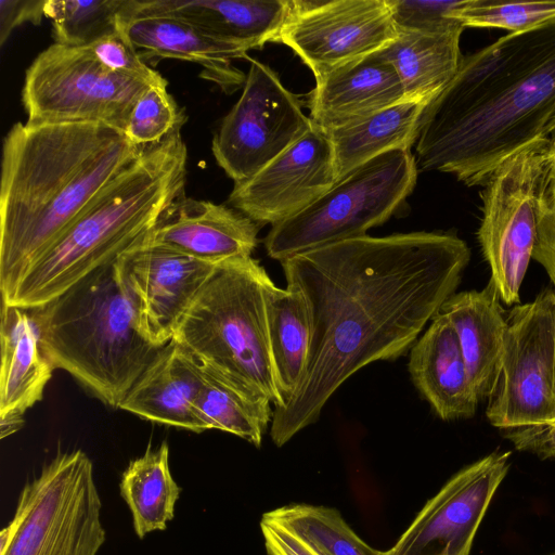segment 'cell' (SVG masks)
Returning a JSON list of instances; mask_svg holds the SVG:
<instances>
[{
	"label": "cell",
	"instance_id": "6da1fadb",
	"mask_svg": "<svg viewBox=\"0 0 555 555\" xmlns=\"http://www.w3.org/2000/svg\"><path fill=\"white\" fill-rule=\"evenodd\" d=\"M470 249L449 232L359 236L283 259L286 288L305 301L310 345L296 391L274 408L276 447L315 423L356 372L395 360L454 294Z\"/></svg>",
	"mask_w": 555,
	"mask_h": 555
},
{
	"label": "cell",
	"instance_id": "7a4b0ae2",
	"mask_svg": "<svg viewBox=\"0 0 555 555\" xmlns=\"http://www.w3.org/2000/svg\"><path fill=\"white\" fill-rule=\"evenodd\" d=\"M554 118L555 21L463 56L453 80L424 112L417 170L481 186L504 159L545 137Z\"/></svg>",
	"mask_w": 555,
	"mask_h": 555
},
{
	"label": "cell",
	"instance_id": "3957f363",
	"mask_svg": "<svg viewBox=\"0 0 555 555\" xmlns=\"http://www.w3.org/2000/svg\"><path fill=\"white\" fill-rule=\"evenodd\" d=\"M140 152L125 132L102 124L13 125L3 139L1 159L2 301Z\"/></svg>",
	"mask_w": 555,
	"mask_h": 555
},
{
	"label": "cell",
	"instance_id": "277c9868",
	"mask_svg": "<svg viewBox=\"0 0 555 555\" xmlns=\"http://www.w3.org/2000/svg\"><path fill=\"white\" fill-rule=\"evenodd\" d=\"M186 160L181 130L141 147L139 156L100 190L28 268L2 304L25 310L38 308L114 262L183 195Z\"/></svg>",
	"mask_w": 555,
	"mask_h": 555
},
{
	"label": "cell",
	"instance_id": "5b68a950",
	"mask_svg": "<svg viewBox=\"0 0 555 555\" xmlns=\"http://www.w3.org/2000/svg\"><path fill=\"white\" fill-rule=\"evenodd\" d=\"M27 311L52 367L67 372L114 409L162 348L138 331L114 262Z\"/></svg>",
	"mask_w": 555,
	"mask_h": 555
},
{
	"label": "cell",
	"instance_id": "8992f818",
	"mask_svg": "<svg viewBox=\"0 0 555 555\" xmlns=\"http://www.w3.org/2000/svg\"><path fill=\"white\" fill-rule=\"evenodd\" d=\"M253 257L219 263L172 337L188 354L245 391L283 404L268 341L264 285Z\"/></svg>",
	"mask_w": 555,
	"mask_h": 555
},
{
	"label": "cell",
	"instance_id": "52a82bcc",
	"mask_svg": "<svg viewBox=\"0 0 555 555\" xmlns=\"http://www.w3.org/2000/svg\"><path fill=\"white\" fill-rule=\"evenodd\" d=\"M93 464L59 451L22 489L0 555H96L106 539Z\"/></svg>",
	"mask_w": 555,
	"mask_h": 555
},
{
	"label": "cell",
	"instance_id": "ba28073f",
	"mask_svg": "<svg viewBox=\"0 0 555 555\" xmlns=\"http://www.w3.org/2000/svg\"><path fill=\"white\" fill-rule=\"evenodd\" d=\"M411 150H395L335 182L299 214L272 225L264 240L270 258L294 255L364 236L386 222L413 192L417 179Z\"/></svg>",
	"mask_w": 555,
	"mask_h": 555
},
{
	"label": "cell",
	"instance_id": "9c48e42d",
	"mask_svg": "<svg viewBox=\"0 0 555 555\" xmlns=\"http://www.w3.org/2000/svg\"><path fill=\"white\" fill-rule=\"evenodd\" d=\"M554 153V143L541 137L499 164L481 185L477 237L490 282L506 305L520 300L537 242L539 195Z\"/></svg>",
	"mask_w": 555,
	"mask_h": 555
},
{
	"label": "cell",
	"instance_id": "30bf717a",
	"mask_svg": "<svg viewBox=\"0 0 555 555\" xmlns=\"http://www.w3.org/2000/svg\"><path fill=\"white\" fill-rule=\"evenodd\" d=\"M150 87L107 68L88 47L53 43L27 68L22 103L28 124H102L125 132Z\"/></svg>",
	"mask_w": 555,
	"mask_h": 555
},
{
	"label": "cell",
	"instance_id": "8fae6325",
	"mask_svg": "<svg viewBox=\"0 0 555 555\" xmlns=\"http://www.w3.org/2000/svg\"><path fill=\"white\" fill-rule=\"evenodd\" d=\"M486 416L504 434L538 428L555 420V289L542 291L507 315L503 353Z\"/></svg>",
	"mask_w": 555,
	"mask_h": 555
},
{
	"label": "cell",
	"instance_id": "7c38bea8",
	"mask_svg": "<svg viewBox=\"0 0 555 555\" xmlns=\"http://www.w3.org/2000/svg\"><path fill=\"white\" fill-rule=\"evenodd\" d=\"M246 59L250 65L243 92L211 143L218 166L235 184L255 176L313 126L278 74L256 59Z\"/></svg>",
	"mask_w": 555,
	"mask_h": 555
},
{
	"label": "cell",
	"instance_id": "4fadbf2b",
	"mask_svg": "<svg viewBox=\"0 0 555 555\" xmlns=\"http://www.w3.org/2000/svg\"><path fill=\"white\" fill-rule=\"evenodd\" d=\"M397 35L387 0H292L274 42L292 49L319 79L380 51Z\"/></svg>",
	"mask_w": 555,
	"mask_h": 555
},
{
	"label": "cell",
	"instance_id": "5bb4252c",
	"mask_svg": "<svg viewBox=\"0 0 555 555\" xmlns=\"http://www.w3.org/2000/svg\"><path fill=\"white\" fill-rule=\"evenodd\" d=\"M219 263L138 241L114 261L140 334L163 347Z\"/></svg>",
	"mask_w": 555,
	"mask_h": 555
},
{
	"label": "cell",
	"instance_id": "9a60e30c",
	"mask_svg": "<svg viewBox=\"0 0 555 555\" xmlns=\"http://www.w3.org/2000/svg\"><path fill=\"white\" fill-rule=\"evenodd\" d=\"M511 466L494 451L453 475L390 548L397 555H469L478 528Z\"/></svg>",
	"mask_w": 555,
	"mask_h": 555
},
{
	"label": "cell",
	"instance_id": "2e32d148",
	"mask_svg": "<svg viewBox=\"0 0 555 555\" xmlns=\"http://www.w3.org/2000/svg\"><path fill=\"white\" fill-rule=\"evenodd\" d=\"M336 182L327 133L312 128L248 180L234 184L228 203L259 225L299 214Z\"/></svg>",
	"mask_w": 555,
	"mask_h": 555
},
{
	"label": "cell",
	"instance_id": "e0dca14e",
	"mask_svg": "<svg viewBox=\"0 0 555 555\" xmlns=\"http://www.w3.org/2000/svg\"><path fill=\"white\" fill-rule=\"evenodd\" d=\"M260 225L225 205L180 196L140 240L211 262L251 257Z\"/></svg>",
	"mask_w": 555,
	"mask_h": 555
},
{
	"label": "cell",
	"instance_id": "ac0fdd59",
	"mask_svg": "<svg viewBox=\"0 0 555 555\" xmlns=\"http://www.w3.org/2000/svg\"><path fill=\"white\" fill-rule=\"evenodd\" d=\"M291 9L292 0H128L122 16L175 17L249 51L274 42Z\"/></svg>",
	"mask_w": 555,
	"mask_h": 555
},
{
	"label": "cell",
	"instance_id": "d6986e66",
	"mask_svg": "<svg viewBox=\"0 0 555 555\" xmlns=\"http://www.w3.org/2000/svg\"><path fill=\"white\" fill-rule=\"evenodd\" d=\"M118 29L144 59H177L203 67L201 77L230 94L246 75L232 63L246 59L242 47L217 39L184 21L162 15L122 16Z\"/></svg>",
	"mask_w": 555,
	"mask_h": 555
},
{
	"label": "cell",
	"instance_id": "ffe728a7",
	"mask_svg": "<svg viewBox=\"0 0 555 555\" xmlns=\"http://www.w3.org/2000/svg\"><path fill=\"white\" fill-rule=\"evenodd\" d=\"M403 101L404 89L396 69L374 53L315 79L309 93V117L327 132Z\"/></svg>",
	"mask_w": 555,
	"mask_h": 555
},
{
	"label": "cell",
	"instance_id": "44dd1931",
	"mask_svg": "<svg viewBox=\"0 0 555 555\" xmlns=\"http://www.w3.org/2000/svg\"><path fill=\"white\" fill-rule=\"evenodd\" d=\"M201 365L176 341L163 346L119 405L146 421L194 433L207 430L196 402Z\"/></svg>",
	"mask_w": 555,
	"mask_h": 555
},
{
	"label": "cell",
	"instance_id": "7402d4cb",
	"mask_svg": "<svg viewBox=\"0 0 555 555\" xmlns=\"http://www.w3.org/2000/svg\"><path fill=\"white\" fill-rule=\"evenodd\" d=\"M408 366L415 387L441 420L474 416L479 399L470 384L456 333L440 311L411 348Z\"/></svg>",
	"mask_w": 555,
	"mask_h": 555
},
{
	"label": "cell",
	"instance_id": "603a6c76",
	"mask_svg": "<svg viewBox=\"0 0 555 555\" xmlns=\"http://www.w3.org/2000/svg\"><path fill=\"white\" fill-rule=\"evenodd\" d=\"M494 285L454 293L441 306L452 324L479 401L490 396L503 353L507 318Z\"/></svg>",
	"mask_w": 555,
	"mask_h": 555
},
{
	"label": "cell",
	"instance_id": "cb8c5ba5",
	"mask_svg": "<svg viewBox=\"0 0 555 555\" xmlns=\"http://www.w3.org/2000/svg\"><path fill=\"white\" fill-rule=\"evenodd\" d=\"M455 24L436 30L398 29L387 47L376 52L396 69L405 101L431 103L455 77L463 54Z\"/></svg>",
	"mask_w": 555,
	"mask_h": 555
},
{
	"label": "cell",
	"instance_id": "d4e9b609",
	"mask_svg": "<svg viewBox=\"0 0 555 555\" xmlns=\"http://www.w3.org/2000/svg\"><path fill=\"white\" fill-rule=\"evenodd\" d=\"M0 416L24 415L40 401L53 367L43 356L25 309L1 306Z\"/></svg>",
	"mask_w": 555,
	"mask_h": 555
},
{
	"label": "cell",
	"instance_id": "484cf974",
	"mask_svg": "<svg viewBox=\"0 0 555 555\" xmlns=\"http://www.w3.org/2000/svg\"><path fill=\"white\" fill-rule=\"evenodd\" d=\"M429 103L403 101L359 122L327 131L336 182L371 159L395 150H411Z\"/></svg>",
	"mask_w": 555,
	"mask_h": 555
},
{
	"label": "cell",
	"instance_id": "4316f807",
	"mask_svg": "<svg viewBox=\"0 0 555 555\" xmlns=\"http://www.w3.org/2000/svg\"><path fill=\"white\" fill-rule=\"evenodd\" d=\"M264 300L270 356L283 406L305 371L310 324L301 295L278 287L270 278L264 285Z\"/></svg>",
	"mask_w": 555,
	"mask_h": 555
},
{
	"label": "cell",
	"instance_id": "83f0119b",
	"mask_svg": "<svg viewBox=\"0 0 555 555\" xmlns=\"http://www.w3.org/2000/svg\"><path fill=\"white\" fill-rule=\"evenodd\" d=\"M119 489L140 539L152 531L165 530L175 517L181 492L169 469L168 443L163 441L155 449L149 447L142 456L129 462Z\"/></svg>",
	"mask_w": 555,
	"mask_h": 555
},
{
	"label": "cell",
	"instance_id": "f1b7e54d",
	"mask_svg": "<svg viewBox=\"0 0 555 555\" xmlns=\"http://www.w3.org/2000/svg\"><path fill=\"white\" fill-rule=\"evenodd\" d=\"M201 369L203 386L196 410L207 430L227 431L260 447L272 421V403L202 365Z\"/></svg>",
	"mask_w": 555,
	"mask_h": 555
},
{
	"label": "cell",
	"instance_id": "f546056e",
	"mask_svg": "<svg viewBox=\"0 0 555 555\" xmlns=\"http://www.w3.org/2000/svg\"><path fill=\"white\" fill-rule=\"evenodd\" d=\"M311 545L321 555H376L335 508L288 504L263 514Z\"/></svg>",
	"mask_w": 555,
	"mask_h": 555
},
{
	"label": "cell",
	"instance_id": "4dcf8cb0",
	"mask_svg": "<svg viewBox=\"0 0 555 555\" xmlns=\"http://www.w3.org/2000/svg\"><path fill=\"white\" fill-rule=\"evenodd\" d=\"M128 0H47L55 43L87 47L116 31Z\"/></svg>",
	"mask_w": 555,
	"mask_h": 555
},
{
	"label": "cell",
	"instance_id": "1f68e13d",
	"mask_svg": "<svg viewBox=\"0 0 555 555\" xmlns=\"http://www.w3.org/2000/svg\"><path fill=\"white\" fill-rule=\"evenodd\" d=\"M452 18L464 28H501L522 33L555 21V0H461L452 12Z\"/></svg>",
	"mask_w": 555,
	"mask_h": 555
},
{
	"label": "cell",
	"instance_id": "d6a6232c",
	"mask_svg": "<svg viewBox=\"0 0 555 555\" xmlns=\"http://www.w3.org/2000/svg\"><path fill=\"white\" fill-rule=\"evenodd\" d=\"M185 120L183 109L167 91V86H152L134 104L125 134L134 145L143 147L181 130Z\"/></svg>",
	"mask_w": 555,
	"mask_h": 555
},
{
	"label": "cell",
	"instance_id": "836d02e7",
	"mask_svg": "<svg viewBox=\"0 0 555 555\" xmlns=\"http://www.w3.org/2000/svg\"><path fill=\"white\" fill-rule=\"evenodd\" d=\"M93 55L107 68L149 82L167 86V80L144 63L131 42L117 29L87 46Z\"/></svg>",
	"mask_w": 555,
	"mask_h": 555
},
{
	"label": "cell",
	"instance_id": "e575fe53",
	"mask_svg": "<svg viewBox=\"0 0 555 555\" xmlns=\"http://www.w3.org/2000/svg\"><path fill=\"white\" fill-rule=\"evenodd\" d=\"M461 0H387L397 29L436 30L459 22L452 18V12Z\"/></svg>",
	"mask_w": 555,
	"mask_h": 555
},
{
	"label": "cell",
	"instance_id": "d590c367",
	"mask_svg": "<svg viewBox=\"0 0 555 555\" xmlns=\"http://www.w3.org/2000/svg\"><path fill=\"white\" fill-rule=\"evenodd\" d=\"M533 259L544 268L555 286V153L539 195Z\"/></svg>",
	"mask_w": 555,
	"mask_h": 555
},
{
	"label": "cell",
	"instance_id": "8d00e7d4",
	"mask_svg": "<svg viewBox=\"0 0 555 555\" xmlns=\"http://www.w3.org/2000/svg\"><path fill=\"white\" fill-rule=\"evenodd\" d=\"M46 3L47 0H0V44L22 24L39 25L46 17Z\"/></svg>",
	"mask_w": 555,
	"mask_h": 555
},
{
	"label": "cell",
	"instance_id": "74e56055",
	"mask_svg": "<svg viewBox=\"0 0 555 555\" xmlns=\"http://www.w3.org/2000/svg\"><path fill=\"white\" fill-rule=\"evenodd\" d=\"M260 529L267 555H321L299 537L262 515Z\"/></svg>",
	"mask_w": 555,
	"mask_h": 555
},
{
	"label": "cell",
	"instance_id": "f35d334b",
	"mask_svg": "<svg viewBox=\"0 0 555 555\" xmlns=\"http://www.w3.org/2000/svg\"><path fill=\"white\" fill-rule=\"evenodd\" d=\"M505 437L519 451L541 459L555 457V420L538 428L506 433Z\"/></svg>",
	"mask_w": 555,
	"mask_h": 555
},
{
	"label": "cell",
	"instance_id": "ab89813d",
	"mask_svg": "<svg viewBox=\"0 0 555 555\" xmlns=\"http://www.w3.org/2000/svg\"><path fill=\"white\" fill-rule=\"evenodd\" d=\"M24 424V415L18 414H10L5 416H0V437L1 439H4L17 430L21 429V427Z\"/></svg>",
	"mask_w": 555,
	"mask_h": 555
},
{
	"label": "cell",
	"instance_id": "60d3db41",
	"mask_svg": "<svg viewBox=\"0 0 555 555\" xmlns=\"http://www.w3.org/2000/svg\"><path fill=\"white\" fill-rule=\"evenodd\" d=\"M545 137L550 138V140L555 144V118L546 128Z\"/></svg>",
	"mask_w": 555,
	"mask_h": 555
},
{
	"label": "cell",
	"instance_id": "b9f144b4",
	"mask_svg": "<svg viewBox=\"0 0 555 555\" xmlns=\"http://www.w3.org/2000/svg\"><path fill=\"white\" fill-rule=\"evenodd\" d=\"M376 555H397L391 550L388 551H377Z\"/></svg>",
	"mask_w": 555,
	"mask_h": 555
},
{
	"label": "cell",
	"instance_id": "7bdbcfd3",
	"mask_svg": "<svg viewBox=\"0 0 555 555\" xmlns=\"http://www.w3.org/2000/svg\"><path fill=\"white\" fill-rule=\"evenodd\" d=\"M552 555H555V554H552Z\"/></svg>",
	"mask_w": 555,
	"mask_h": 555
}]
</instances>
